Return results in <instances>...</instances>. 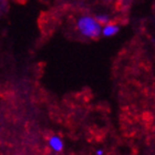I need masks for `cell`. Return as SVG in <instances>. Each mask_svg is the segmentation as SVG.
Listing matches in <instances>:
<instances>
[{
	"instance_id": "1",
	"label": "cell",
	"mask_w": 155,
	"mask_h": 155,
	"mask_svg": "<svg viewBox=\"0 0 155 155\" xmlns=\"http://www.w3.org/2000/svg\"><path fill=\"white\" fill-rule=\"evenodd\" d=\"M77 27L82 36L90 39H97L101 36L102 26L97 19L91 16H82L78 19Z\"/></svg>"
},
{
	"instance_id": "2",
	"label": "cell",
	"mask_w": 155,
	"mask_h": 155,
	"mask_svg": "<svg viewBox=\"0 0 155 155\" xmlns=\"http://www.w3.org/2000/svg\"><path fill=\"white\" fill-rule=\"evenodd\" d=\"M48 144L50 146V149L53 151V152L60 153L63 151V147H64V143L62 141V139L58 135H52L48 141Z\"/></svg>"
},
{
	"instance_id": "3",
	"label": "cell",
	"mask_w": 155,
	"mask_h": 155,
	"mask_svg": "<svg viewBox=\"0 0 155 155\" xmlns=\"http://www.w3.org/2000/svg\"><path fill=\"white\" fill-rule=\"evenodd\" d=\"M120 31V27L114 25V23H107V25H103L102 26V29H101V35L104 37H113L115 36L116 33Z\"/></svg>"
},
{
	"instance_id": "4",
	"label": "cell",
	"mask_w": 155,
	"mask_h": 155,
	"mask_svg": "<svg viewBox=\"0 0 155 155\" xmlns=\"http://www.w3.org/2000/svg\"><path fill=\"white\" fill-rule=\"evenodd\" d=\"M95 19L99 23H100L101 26H103V25H107V23L110 22V17L107 16V15H104V13H100V15H97L95 17Z\"/></svg>"
},
{
	"instance_id": "5",
	"label": "cell",
	"mask_w": 155,
	"mask_h": 155,
	"mask_svg": "<svg viewBox=\"0 0 155 155\" xmlns=\"http://www.w3.org/2000/svg\"><path fill=\"white\" fill-rule=\"evenodd\" d=\"M95 154H97V155H103L104 154V151H103V150H97Z\"/></svg>"
}]
</instances>
